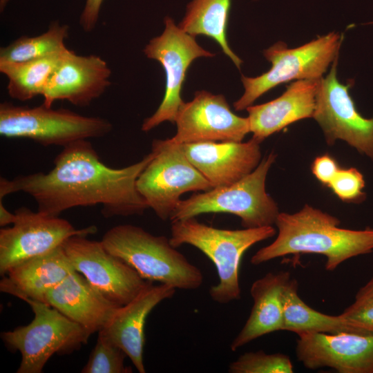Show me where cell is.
<instances>
[{"mask_svg": "<svg viewBox=\"0 0 373 373\" xmlns=\"http://www.w3.org/2000/svg\"><path fill=\"white\" fill-rule=\"evenodd\" d=\"M153 156L151 151L133 164L113 169L101 162L89 141L79 140L64 146L46 173L10 180L1 177L0 200L22 191L36 201L38 211L52 216L73 207L97 204L102 205V215L106 218L142 215L149 207L136 182Z\"/></svg>", "mask_w": 373, "mask_h": 373, "instance_id": "obj_1", "label": "cell"}, {"mask_svg": "<svg viewBox=\"0 0 373 373\" xmlns=\"http://www.w3.org/2000/svg\"><path fill=\"white\" fill-rule=\"evenodd\" d=\"M340 220L305 204L294 213H279L275 224L278 236L260 249L251 262L258 265L289 254H316L326 257L325 269L335 270L344 261L373 251V229L339 227Z\"/></svg>", "mask_w": 373, "mask_h": 373, "instance_id": "obj_2", "label": "cell"}, {"mask_svg": "<svg viewBox=\"0 0 373 373\" xmlns=\"http://www.w3.org/2000/svg\"><path fill=\"white\" fill-rule=\"evenodd\" d=\"M171 244H187L204 253L215 265L219 278L209 294L213 300L227 304L240 298L239 267L244 253L258 242L273 237V226L243 229H222L200 222L195 217L171 222Z\"/></svg>", "mask_w": 373, "mask_h": 373, "instance_id": "obj_3", "label": "cell"}, {"mask_svg": "<svg viewBox=\"0 0 373 373\" xmlns=\"http://www.w3.org/2000/svg\"><path fill=\"white\" fill-rule=\"evenodd\" d=\"M101 242L146 280L181 289H195L203 283L201 270L166 236L153 235L138 226L119 224L108 230Z\"/></svg>", "mask_w": 373, "mask_h": 373, "instance_id": "obj_4", "label": "cell"}, {"mask_svg": "<svg viewBox=\"0 0 373 373\" xmlns=\"http://www.w3.org/2000/svg\"><path fill=\"white\" fill-rule=\"evenodd\" d=\"M276 157L269 153L251 173L233 184L180 200L169 220L173 222L207 213H229L238 216L245 228L272 226L280 212L266 192L265 182Z\"/></svg>", "mask_w": 373, "mask_h": 373, "instance_id": "obj_5", "label": "cell"}, {"mask_svg": "<svg viewBox=\"0 0 373 373\" xmlns=\"http://www.w3.org/2000/svg\"><path fill=\"white\" fill-rule=\"evenodd\" d=\"M23 300L32 308L34 318L1 334L8 347L21 354L17 373H41L54 354H70L87 343L92 334L81 325L46 303Z\"/></svg>", "mask_w": 373, "mask_h": 373, "instance_id": "obj_6", "label": "cell"}, {"mask_svg": "<svg viewBox=\"0 0 373 373\" xmlns=\"http://www.w3.org/2000/svg\"><path fill=\"white\" fill-rule=\"evenodd\" d=\"M113 128L107 119L88 117L65 108L44 105L28 107L0 104V134L8 138H27L43 146L63 147L79 140L106 135Z\"/></svg>", "mask_w": 373, "mask_h": 373, "instance_id": "obj_7", "label": "cell"}, {"mask_svg": "<svg viewBox=\"0 0 373 373\" xmlns=\"http://www.w3.org/2000/svg\"><path fill=\"white\" fill-rule=\"evenodd\" d=\"M341 37L332 32L318 37L301 46L289 48L283 41H278L263 51L271 68L255 77L242 75L245 92L233 103L236 111L247 109L261 95L291 80L316 79L323 75L338 56Z\"/></svg>", "mask_w": 373, "mask_h": 373, "instance_id": "obj_8", "label": "cell"}, {"mask_svg": "<svg viewBox=\"0 0 373 373\" xmlns=\"http://www.w3.org/2000/svg\"><path fill=\"white\" fill-rule=\"evenodd\" d=\"M151 151L153 158L139 175L136 186L149 208L161 220L170 219L183 193L213 189L187 158L182 144L169 139L155 140Z\"/></svg>", "mask_w": 373, "mask_h": 373, "instance_id": "obj_9", "label": "cell"}, {"mask_svg": "<svg viewBox=\"0 0 373 373\" xmlns=\"http://www.w3.org/2000/svg\"><path fill=\"white\" fill-rule=\"evenodd\" d=\"M164 24L162 33L151 39L144 49L148 58L160 63L166 75L163 99L156 111L144 120L141 128L144 132L166 121L175 123L184 103L181 91L189 66L197 58L216 55L200 46L195 37L182 30L172 18L165 17Z\"/></svg>", "mask_w": 373, "mask_h": 373, "instance_id": "obj_10", "label": "cell"}, {"mask_svg": "<svg viewBox=\"0 0 373 373\" xmlns=\"http://www.w3.org/2000/svg\"><path fill=\"white\" fill-rule=\"evenodd\" d=\"M12 227L0 229V274L4 276L17 264L41 256L61 246L69 238L95 233V226L77 229L68 220L34 212L27 207L17 209Z\"/></svg>", "mask_w": 373, "mask_h": 373, "instance_id": "obj_11", "label": "cell"}, {"mask_svg": "<svg viewBox=\"0 0 373 373\" xmlns=\"http://www.w3.org/2000/svg\"><path fill=\"white\" fill-rule=\"evenodd\" d=\"M338 57L327 75L320 79L313 117L322 128L328 144L341 140L373 159V116L363 117L350 95V86L339 82Z\"/></svg>", "mask_w": 373, "mask_h": 373, "instance_id": "obj_12", "label": "cell"}, {"mask_svg": "<svg viewBox=\"0 0 373 373\" xmlns=\"http://www.w3.org/2000/svg\"><path fill=\"white\" fill-rule=\"evenodd\" d=\"M86 237L74 236L62 245L73 268L107 299L118 305H126L151 281L108 252L101 241Z\"/></svg>", "mask_w": 373, "mask_h": 373, "instance_id": "obj_13", "label": "cell"}, {"mask_svg": "<svg viewBox=\"0 0 373 373\" xmlns=\"http://www.w3.org/2000/svg\"><path fill=\"white\" fill-rule=\"evenodd\" d=\"M175 123L177 132L169 140L178 144L240 142L250 133L248 117L233 113L224 95L206 90L196 91L191 101L183 103Z\"/></svg>", "mask_w": 373, "mask_h": 373, "instance_id": "obj_14", "label": "cell"}, {"mask_svg": "<svg viewBox=\"0 0 373 373\" xmlns=\"http://www.w3.org/2000/svg\"><path fill=\"white\" fill-rule=\"evenodd\" d=\"M298 336L296 355L308 369L327 367L339 373H373V336L352 332Z\"/></svg>", "mask_w": 373, "mask_h": 373, "instance_id": "obj_15", "label": "cell"}, {"mask_svg": "<svg viewBox=\"0 0 373 373\" xmlns=\"http://www.w3.org/2000/svg\"><path fill=\"white\" fill-rule=\"evenodd\" d=\"M111 70L98 55H78L68 49L42 94L44 104L52 107L57 100L78 106H88L111 85Z\"/></svg>", "mask_w": 373, "mask_h": 373, "instance_id": "obj_16", "label": "cell"}, {"mask_svg": "<svg viewBox=\"0 0 373 373\" xmlns=\"http://www.w3.org/2000/svg\"><path fill=\"white\" fill-rule=\"evenodd\" d=\"M192 164L213 188L228 186L251 173L261 162L260 142H207L182 144Z\"/></svg>", "mask_w": 373, "mask_h": 373, "instance_id": "obj_17", "label": "cell"}, {"mask_svg": "<svg viewBox=\"0 0 373 373\" xmlns=\"http://www.w3.org/2000/svg\"><path fill=\"white\" fill-rule=\"evenodd\" d=\"M175 288L150 282L131 302L121 306L99 332L126 354L140 373H145L143 350L146 318L160 302L171 298Z\"/></svg>", "mask_w": 373, "mask_h": 373, "instance_id": "obj_18", "label": "cell"}, {"mask_svg": "<svg viewBox=\"0 0 373 373\" xmlns=\"http://www.w3.org/2000/svg\"><path fill=\"white\" fill-rule=\"evenodd\" d=\"M46 303L90 334L102 329L121 307L107 299L75 270L48 292Z\"/></svg>", "mask_w": 373, "mask_h": 373, "instance_id": "obj_19", "label": "cell"}, {"mask_svg": "<svg viewBox=\"0 0 373 373\" xmlns=\"http://www.w3.org/2000/svg\"><path fill=\"white\" fill-rule=\"evenodd\" d=\"M320 79L296 80L276 99L247 107L252 138L260 143L296 121L313 117Z\"/></svg>", "mask_w": 373, "mask_h": 373, "instance_id": "obj_20", "label": "cell"}, {"mask_svg": "<svg viewBox=\"0 0 373 373\" xmlns=\"http://www.w3.org/2000/svg\"><path fill=\"white\" fill-rule=\"evenodd\" d=\"M75 271L62 245L10 268L0 283L1 291L21 300L46 303L48 292Z\"/></svg>", "mask_w": 373, "mask_h": 373, "instance_id": "obj_21", "label": "cell"}, {"mask_svg": "<svg viewBox=\"0 0 373 373\" xmlns=\"http://www.w3.org/2000/svg\"><path fill=\"white\" fill-rule=\"evenodd\" d=\"M290 278L288 271L269 272L253 283L250 294L254 305L244 327L230 345L232 351L265 334L282 330V293Z\"/></svg>", "mask_w": 373, "mask_h": 373, "instance_id": "obj_22", "label": "cell"}, {"mask_svg": "<svg viewBox=\"0 0 373 373\" xmlns=\"http://www.w3.org/2000/svg\"><path fill=\"white\" fill-rule=\"evenodd\" d=\"M282 298V331L292 332L297 335L305 332L358 334L354 326L341 314H325L308 306L298 296L296 279L290 278L287 282L283 290Z\"/></svg>", "mask_w": 373, "mask_h": 373, "instance_id": "obj_23", "label": "cell"}, {"mask_svg": "<svg viewBox=\"0 0 373 373\" xmlns=\"http://www.w3.org/2000/svg\"><path fill=\"white\" fill-rule=\"evenodd\" d=\"M231 0H191L178 26L193 35H204L214 39L240 70L242 59L229 47L227 27Z\"/></svg>", "mask_w": 373, "mask_h": 373, "instance_id": "obj_24", "label": "cell"}, {"mask_svg": "<svg viewBox=\"0 0 373 373\" xmlns=\"http://www.w3.org/2000/svg\"><path fill=\"white\" fill-rule=\"evenodd\" d=\"M67 50L26 61L0 62V71L8 79L7 90L10 97L27 101L42 95Z\"/></svg>", "mask_w": 373, "mask_h": 373, "instance_id": "obj_25", "label": "cell"}, {"mask_svg": "<svg viewBox=\"0 0 373 373\" xmlns=\"http://www.w3.org/2000/svg\"><path fill=\"white\" fill-rule=\"evenodd\" d=\"M69 27L53 21L47 31L34 37L21 36L0 50V62H22L48 57L67 49Z\"/></svg>", "mask_w": 373, "mask_h": 373, "instance_id": "obj_26", "label": "cell"}, {"mask_svg": "<svg viewBox=\"0 0 373 373\" xmlns=\"http://www.w3.org/2000/svg\"><path fill=\"white\" fill-rule=\"evenodd\" d=\"M127 356L122 349L116 345L101 332L82 373H128L131 368L126 367Z\"/></svg>", "mask_w": 373, "mask_h": 373, "instance_id": "obj_27", "label": "cell"}, {"mask_svg": "<svg viewBox=\"0 0 373 373\" xmlns=\"http://www.w3.org/2000/svg\"><path fill=\"white\" fill-rule=\"evenodd\" d=\"M228 370L230 373H291L294 367L287 355L260 350L240 355L230 363Z\"/></svg>", "mask_w": 373, "mask_h": 373, "instance_id": "obj_28", "label": "cell"}, {"mask_svg": "<svg viewBox=\"0 0 373 373\" xmlns=\"http://www.w3.org/2000/svg\"><path fill=\"white\" fill-rule=\"evenodd\" d=\"M365 186L363 174L352 167L339 169L327 186L343 201L359 202L365 198Z\"/></svg>", "mask_w": 373, "mask_h": 373, "instance_id": "obj_29", "label": "cell"}, {"mask_svg": "<svg viewBox=\"0 0 373 373\" xmlns=\"http://www.w3.org/2000/svg\"><path fill=\"white\" fill-rule=\"evenodd\" d=\"M361 335L373 336V297L356 301L341 314Z\"/></svg>", "mask_w": 373, "mask_h": 373, "instance_id": "obj_30", "label": "cell"}, {"mask_svg": "<svg viewBox=\"0 0 373 373\" xmlns=\"http://www.w3.org/2000/svg\"><path fill=\"white\" fill-rule=\"evenodd\" d=\"M339 169L336 160L327 154L315 158L312 171L318 180L328 186Z\"/></svg>", "mask_w": 373, "mask_h": 373, "instance_id": "obj_31", "label": "cell"}, {"mask_svg": "<svg viewBox=\"0 0 373 373\" xmlns=\"http://www.w3.org/2000/svg\"><path fill=\"white\" fill-rule=\"evenodd\" d=\"M104 0H86L79 18V24L86 32H91L96 26L99 10Z\"/></svg>", "mask_w": 373, "mask_h": 373, "instance_id": "obj_32", "label": "cell"}, {"mask_svg": "<svg viewBox=\"0 0 373 373\" xmlns=\"http://www.w3.org/2000/svg\"><path fill=\"white\" fill-rule=\"evenodd\" d=\"M15 218V213L10 212L3 205L2 200H0V226L6 227L8 224H13Z\"/></svg>", "mask_w": 373, "mask_h": 373, "instance_id": "obj_33", "label": "cell"}, {"mask_svg": "<svg viewBox=\"0 0 373 373\" xmlns=\"http://www.w3.org/2000/svg\"><path fill=\"white\" fill-rule=\"evenodd\" d=\"M373 297V278L356 293L355 300H363Z\"/></svg>", "mask_w": 373, "mask_h": 373, "instance_id": "obj_34", "label": "cell"}, {"mask_svg": "<svg viewBox=\"0 0 373 373\" xmlns=\"http://www.w3.org/2000/svg\"><path fill=\"white\" fill-rule=\"evenodd\" d=\"M10 0H0V10L1 12L3 11L4 8H6V5L8 3Z\"/></svg>", "mask_w": 373, "mask_h": 373, "instance_id": "obj_35", "label": "cell"}]
</instances>
